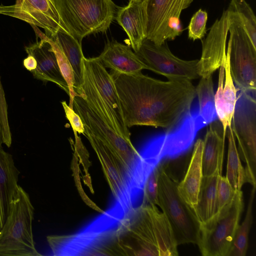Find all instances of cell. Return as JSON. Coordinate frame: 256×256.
<instances>
[{
  "instance_id": "e0dca14e",
  "label": "cell",
  "mask_w": 256,
  "mask_h": 256,
  "mask_svg": "<svg viewBox=\"0 0 256 256\" xmlns=\"http://www.w3.org/2000/svg\"><path fill=\"white\" fill-rule=\"evenodd\" d=\"M85 136L94 150L114 197L118 198L126 187L128 176L112 150L102 141L84 128Z\"/></svg>"
},
{
  "instance_id": "4fadbf2b",
  "label": "cell",
  "mask_w": 256,
  "mask_h": 256,
  "mask_svg": "<svg viewBox=\"0 0 256 256\" xmlns=\"http://www.w3.org/2000/svg\"><path fill=\"white\" fill-rule=\"evenodd\" d=\"M229 25L228 13L224 10L210 28L202 42V52L197 66L200 78H207L222 64L226 58V42Z\"/></svg>"
},
{
  "instance_id": "ffe728a7",
  "label": "cell",
  "mask_w": 256,
  "mask_h": 256,
  "mask_svg": "<svg viewBox=\"0 0 256 256\" xmlns=\"http://www.w3.org/2000/svg\"><path fill=\"white\" fill-rule=\"evenodd\" d=\"M126 32L135 52L146 38V17L144 2L130 1L128 6L118 8L116 18Z\"/></svg>"
},
{
  "instance_id": "d6a6232c",
  "label": "cell",
  "mask_w": 256,
  "mask_h": 256,
  "mask_svg": "<svg viewBox=\"0 0 256 256\" xmlns=\"http://www.w3.org/2000/svg\"><path fill=\"white\" fill-rule=\"evenodd\" d=\"M2 89L0 90V146L4 144L8 147L12 144V134L8 126L7 106Z\"/></svg>"
},
{
  "instance_id": "8992f818",
  "label": "cell",
  "mask_w": 256,
  "mask_h": 256,
  "mask_svg": "<svg viewBox=\"0 0 256 256\" xmlns=\"http://www.w3.org/2000/svg\"><path fill=\"white\" fill-rule=\"evenodd\" d=\"M228 13V32L230 74L234 84L241 92L256 96V46L252 44L238 17Z\"/></svg>"
},
{
  "instance_id": "7402d4cb",
  "label": "cell",
  "mask_w": 256,
  "mask_h": 256,
  "mask_svg": "<svg viewBox=\"0 0 256 256\" xmlns=\"http://www.w3.org/2000/svg\"><path fill=\"white\" fill-rule=\"evenodd\" d=\"M202 150L203 140L198 138L194 144L186 173L183 179L178 184V190L180 196L193 212L198 203L203 176Z\"/></svg>"
},
{
  "instance_id": "484cf974",
  "label": "cell",
  "mask_w": 256,
  "mask_h": 256,
  "mask_svg": "<svg viewBox=\"0 0 256 256\" xmlns=\"http://www.w3.org/2000/svg\"><path fill=\"white\" fill-rule=\"evenodd\" d=\"M227 130L228 154L226 177L234 188L241 190L242 186L248 182L247 177L244 168L241 163L236 138L230 126Z\"/></svg>"
},
{
  "instance_id": "cb8c5ba5",
  "label": "cell",
  "mask_w": 256,
  "mask_h": 256,
  "mask_svg": "<svg viewBox=\"0 0 256 256\" xmlns=\"http://www.w3.org/2000/svg\"><path fill=\"white\" fill-rule=\"evenodd\" d=\"M222 172L202 176L197 204L194 210L200 225L210 220L216 212V190L218 176Z\"/></svg>"
},
{
  "instance_id": "7a4b0ae2",
  "label": "cell",
  "mask_w": 256,
  "mask_h": 256,
  "mask_svg": "<svg viewBox=\"0 0 256 256\" xmlns=\"http://www.w3.org/2000/svg\"><path fill=\"white\" fill-rule=\"evenodd\" d=\"M100 244L102 255L177 256L170 223L157 206L142 203L132 209Z\"/></svg>"
},
{
  "instance_id": "83f0119b",
  "label": "cell",
  "mask_w": 256,
  "mask_h": 256,
  "mask_svg": "<svg viewBox=\"0 0 256 256\" xmlns=\"http://www.w3.org/2000/svg\"><path fill=\"white\" fill-rule=\"evenodd\" d=\"M37 36L48 42L54 52L61 73L67 83L69 89V106L74 109V98L79 96L74 90V78L72 67L58 44L52 38L43 34L36 26L32 25Z\"/></svg>"
},
{
  "instance_id": "44dd1931",
  "label": "cell",
  "mask_w": 256,
  "mask_h": 256,
  "mask_svg": "<svg viewBox=\"0 0 256 256\" xmlns=\"http://www.w3.org/2000/svg\"><path fill=\"white\" fill-rule=\"evenodd\" d=\"M20 174L12 156L0 146V230L10 214L19 186L18 182Z\"/></svg>"
},
{
  "instance_id": "8fae6325",
  "label": "cell",
  "mask_w": 256,
  "mask_h": 256,
  "mask_svg": "<svg viewBox=\"0 0 256 256\" xmlns=\"http://www.w3.org/2000/svg\"><path fill=\"white\" fill-rule=\"evenodd\" d=\"M148 70L166 76L168 80L191 81L200 77L198 60H186L175 56L166 42L156 44L146 38L136 52Z\"/></svg>"
},
{
  "instance_id": "5bb4252c",
  "label": "cell",
  "mask_w": 256,
  "mask_h": 256,
  "mask_svg": "<svg viewBox=\"0 0 256 256\" xmlns=\"http://www.w3.org/2000/svg\"><path fill=\"white\" fill-rule=\"evenodd\" d=\"M84 63L88 67L100 94L108 107L120 136L131 140L130 133L126 125L118 92L111 74L97 57L84 58Z\"/></svg>"
},
{
  "instance_id": "ba28073f",
  "label": "cell",
  "mask_w": 256,
  "mask_h": 256,
  "mask_svg": "<svg viewBox=\"0 0 256 256\" xmlns=\"http://www.w3.org/2000/svg\"><path fill=\"white\" fill-rule=\"evenodd\" d=\"M230 127L238 142L240 158L246 164L248 182L256 187V96L240 91Z\"/></svg>"
},
{
  "instance_id": "ac0fdd59",
  "label": "cell",
  "mask_w": 256,
  "mask_h": 256,
  "mask_svg": "<svg viewBox=\"0 0 256 256\" xmlns=\"http://www.w3.org/2000/svg\"><path fill=\"white\" fill-rule=\"evenodd\" d=\"M102 65L112 70L126 74L142 72L148 66L131 48L116 40L108 41L97 57Z\"/></svg>"
},
{
  "instance_id": "9c48e42d",
  "label": "cell",
  "mask_w": 256,
  "mask_h": 256,
  "mask_svg": "<svg viewBox=\"0 0 256 256\" xmlns=\"http://www.w3.org/2000/svg\"><path fill=\"white\" fill-rule=\"evenodd\" d=\"M73 106L74 111L80 116L84 128L112 150L129 175L141 156L131 140L125 139L117 133L82 96H76Z\"/></svg>"
},
{
  "instance_id": "3957f363",
  "label": "cell",
  "mask_w": 256,
  "mask_h": 256,
  "mask_svg": "<svg viewBox=\"0 0 256 256\" xmlns=\"http://www.w3.org/2000/svg\"><path fill=\"white\" fill-rule=\"evenodd\" d=\"M158 203L171 226L177 244H198L200 223L195 214L180 196L178 180L168 164L159 163Z\"/></svg>"
},
{
  "instance_id": "f546056e",
  "label": "cell",
  "mask_w": 256,
  "mask_h": 256,
  "mask_svg": "<svg viewBox=\"0 0 256 256\" xmlns=\"http://www.w3.org/2000/svg\"><path fill=\"white\" fill-rule=\"evenodd\" d=\"M238 190L234 188L226 178L218 176L216 190V212L214 216L226 212L232 206Z\"/></svg>"
},
{
  "instance_id": "1f68e13d",
  "label": "cell",
  "mask_w": 256,
  "mask_h": 256,
  "mask_svg": "<svg viewBox=\"0 0 256 256\" xmlns=\"http://www.w3.org/2000/svg\"><path fill=\"white\" fill-rule=\"evenodd\" d=\"M207 12L200 9L192 17L188 26V37L194 40H202L206 34Z\"/></svg>"
},
{
  "instance_id": "4dcf8cb0",
  "label": "cell",
  "mask_w": 256,
  "mask_h": 256,
  "mask_svg": "<svg viewBox=\"0 0 256 256\" xmlns=\"http://www.w3.org/2000/svg\"><path fill=\"white\" fill-rule=\"evenodd\" d=\"M159 164L155 166L148 175L144 183V203L158 206V179L159 176Z\"/></svg>"
},
{
  "instance_id": "4316f807",
  "label": "cell",
  "mask_w": 256,
  "mask_h": 256,
  "mask_svg": "<svg viewBox=\"0 0 256 256\" xmlns=\"http://www.w3.org/2000/svg\"><path fill=\"white\" fill-rule=\"evenodd\" d=\"M256 187H253L250 194L245 218L238 225L234 240L228 256H244L248 243V235L252 223V205Z\"/></svg>"
},
{
  "instance_id": "9a60e30c",
  "label": "cell",
  "mask_w": 256,
  "mask_h": 256,
  "mask_svg": "<svg viewBox=\"0 0 256 256\" xmlns=\"http://www.w3.org/2000/svg\"><path fill=\"white\" fill-rule=\"evenodd\" d=\"M25 50L28 55L33 56L36 61V68L31 72L34 77L44 82L55 83L69 95L68 86L50 44L41 39L40 42L26 47Z\"/></svg>"
},
{
  "instance_id": "d6986e66",
  "label": "cell",
  "mask_w": 256,
  "mask_h": 256,
  "mask_svg": "<svg viewBox=\"0 0 256 256\" xmlns=\"http://www.w3.org/2000/svg\"><path fill=\"white\" fill-rule=\"evenodd\" d=\"M226 133L220 121L210 123L203 140L202 175L208 176L222 172Z\"/></svg>"
},
{
  "instance_id": "6da1fadb",
  "label": "cell",
  "mask_w": 256,
  "mask_h": 256,
  "mask_svg": "<svg viewBox=\"0 0 256 256\" xmlns=\"http://www.w3.org/2000/svg\"><path fill=\"white\" fill-rule=\"evenodd\" d=\"M118 96L126 126L160 127L168 132L190 114L196 96L191 81H162L142 72H110Z\"/></svg>"
},
{
  "instance_id": "30bf717a",
  "label": "cell",
  "mask_w": 256,
  "mask_h": 256,
  "mask_svg": "<svg viewBox=\"0 0 256 256\" xmlns=\"http://www.w3.org/2000/svg\"><path fill=\"white\" fill-rule=\"evenodd\" d=\"M193 0H145L146 38L156 44L174 40L181 34L180 19L183 10Z\"/></svg>"
},
{
  "instance_id": "e575fe53",
  "label": "cell",
  "mask_w": 256,
  "mask_h": 256,
  "mask_svg": "<svg viewBox=\"0 0 256 256\" xmlns=\"http://www.w3.org/2000/svg\"><path fill=\"white\" fill-rule=\"evenodd\" d=\"M23 65L26 70L31 72L36 68V61L33 56L28 55V57L24 60Z\"/></svg>"
},
{
  "instance_id": "7c38bea8",
  "label": "cell",
  "mask_w": 256,
  "mask_h": 256,
  "mask_svg": "<svg viewBox=\"0 0 256 256\" xmlns=\"http://www.w3.org/2000/svg\"><path fill=\"white\" fill-rule=\"evenodd\" d=\"M0 14L42 28L50 38L63 26L53 0H16L14 5H0Z\"/></svg>"
},
{
  "instance_id": "f1b7e54d",
  "label": "cell",
  "mask_w": 256,
  "mask_h": 256,
  "mask_svg": "<svg viewBox=\"0 0 256 256\" xmlns=\"http://www.w3.org/2000/svg\"><path fill=\"white\" fill-rule=\"evenodd\" d=\"M228 10L238 18L254 45L256 46V18L245 0H231Z\"/></svg>"
},
{
  "instance_id": "277c9868",
  "label": "cell",
  "mask_w": 256,
  "mask_h": 256,
  "mask_svg": "<svg viewBox=\"0 0 256 256\" xmlns=\"http://www.w3.org/2000/svg\"><path fill=\"white\" fill-rule=\"evenodd\" d=\"M62 24L80 43L87 36L107 30L116 12L112 0H53Z\"/></svg>"
},
{
  "instance_id": "52a82bcc",
  "label": "cell",
  "mask_w": 256,
  "mask_h": 256,
  "mask_svg": "<svg viewBox=\"0 0 256 256\" xmlns=\"http://www.w3.org/2000/svg\"><path fill=\"white\" fill-rule=\"evenodd\" d=\"M244 208L242 192L238 190L230 207L219 216L200 225L197 245L204 256H228Z\"/></svg>"
},
{
  "instance_id": "836d02e7",
  "label": "cell",
  "mask_w": 256,
  "mask_h": 256,
  "mask_svg": "<svg viewBox=\"0 0 256 256\" xmlns=\"http://www.w3.org/2000/svg\"><path fill=\"white\" fill-rule=\"evenodd\" d=\"M66 116L69 121L73 130L76 132L78 134H84V124L80 116L70 108L65 101L62 102Z\"/></svg>"
},
{
  "instance_id": "d4e9b609",
  "label": "cell",
  "mask_w": 256,
  "mask_h": 256,
  "mask_svg": "<svg viewBox=\"0 0 256 256\" xmlns=\"http://www.w3.org/2000/svg\"><path fill=\"white\" fill-rule=\"evenodd\" d=\"M196 95L198 101V118L200 124H206L214 120L216 116L212 76L200 78L196 87Z\"/></svg>"
},
{
  "instance_id": "5b68a950",
  "label": "cell",
  "mask_w": 256,
  "mask_h": 256,
  "mask_svg": "<svg viewBox=\"0 0 256 256\" xmlns=\"http://www.w3.org/2000/svg\"><path fill=\"white\" fill-rule=\"evenodd\" d=\"M34 207L28 193L20 186L10 214L0 230V256H38L32 224Z\"/></svg>"
},
{
  "instance_id": "2e32d148",
  "label": "cell",
  "mask_w": 256,
  "mask_h": 256,
  "mask_svg": "<svg viewBox=\"0 0 256 256\" xmlns=\"http://www.w3.org/2000/svg\"><path fill=\"white\" fill-rule=\"evenodd\" d=\"M236 100L237 89L230 74L229 52L226 50V58L220 67L218 87L214 94L216 116L225 133L230 126Z\"/></svg>"
},
{
  "instance_id": "d590c367",
  "label": "cell",
  "mask_w": 256,
  "mask_h": 256,
  "mask_svg": "<svg viewBox=\"0 0 256 256\" xmlns=\"http://www.w3.org/2000/svg\"><path fill=\"white\" fill-rule=\"evenodd\" d=\"M129 2H130V1H134V2H144L145 0H128Z\"/></svg>"
},
{
  "instance_id": "603a6c76",
  "label": "cell",
  "mask_w": 256,
  "mask_h": 256,
  "mask_svg": "<svg viewBox=\"0 0 256 256\" xmlns=\"http://www.w3.org/2000/svg\"><path fill=\"white\" fill-rule=\"evenodd\" d=\"M60 46L69 61L74 78V90L80 96L84 82V59L82 43L70 34L64 27H61L50 38Z\"/></svg>"
}]
</instances>
